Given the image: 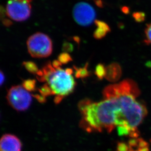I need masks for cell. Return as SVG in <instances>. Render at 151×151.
<instances>
[{
  "mask_svg": "<svg viewBox=\"0 0 151 151\" xmlns=\"http://www.w3.org/2000/svg\"><path fill=\"white\" fill-rule=\"evenodd\" d=\"M27 47L29 53L34 58L48 57L52 51V43L50 38L41 32H37L29 37Z\"/></svg>",
  "mask_w": 151,
  "mask_h": 151,
  "instance_id": "obj_3",
  "label": "cell"
},
{
  "mask_svg": "<svg viewBox=\"0 0 151 151\" xmlns=\"http://www.w3.org/2000/svg\"><path fill=\"white\" fill-rule=\"evenodd\" d=\"M94 23L97 26V29L93 33V37L96 39L99 40L102 39L111 31V29L108 24L100 20H96Z\"/></svg>",
  "mask_w": 151,
  "mask_h": 151,
  "instance_id": "obj_9",
  "label": "cell"
},
{
  "mask_svg": "<svg viewBox=\"0 0 151 151\" xmlns=\"http://www.w3.org/2000/svg\"><path fill=\"white\" fill-rule=\"evenodd\" d=\"M22 148L21 142L15 135L5 134L1 137L0 151H21Z\"/></svg>",
  "mask_w": 151,
  "mask_h": 151,
  "instance_id": "obj_7",
  "label": "cell"
},
{
  "mask_svg": "<svg viewBox=\"0 0 151 151\" xmlns=\"http://www.w3.org/2000/svg\"><path fill=\"white\" fill-rule=\"evenodd\" d=\"M58 61L62 64H66L71 61L73 59L71 56L67 52L62 53L58 56Z\"/></svg>",
  "mask_w": 151,
  "mask_h": 151,
  "instance_id": "obj_15",
  "label": "cell"
},
{
  "mask_svg": "<svg viewBox=\"0 0 151 151\" xmlns=\"http://www.w3.org/2000/svg\"><path fill=\"white\" fill-rule=\"evenodd\" d=\"M130 149V147L128 145L124 143H120L117 146V151H128Z\"/></svg>",
  "mask_w": 151,
  "mask_h": 151,
  "instance_id": "obj_20",
  "label": "cell"
},
{
  "mask_svg": "<svg viewBox=\"0 0 151 151\" xmlns=\"http://www.w3.org/2000/svg\"><path fill=\"white\" fill-rule=\"evenodd\" d=\"M139 94L137 83L129 79L107 86L103 91L104 100L79 103L80 125L88 132L110 133L116 126L119 135L137 137V127L147 114L145 107L137 101Z\"/></svg>",
  "mask_w": 151,
  "mask_h": 151,
  "instance_id": "obj_1",
  "label": "cell"
},
{
  "mask_svg": "<svg viewBox=\"0 0 151 151\" xmlns=\"http://www.w3.org/2000/svg\"><path fill=\"white\" fill-rule=\"evenodd\" d=\"M88 63H87L84 67L78 68L76 67H74V68L76 70L75 76L77 78H85L90 76V73L88 70Z\"/></svg>",
  "mask_w": 151,
  "mask_h": 151,
  "instance_id": "obj_10",
  "label": "cell"
},
{
  "mask_svg": "<svg viewBox=\"0 0 151 151\" xmlns=\"http://www.w3.org/2000/svg\"><path fill=\"white\" fill-rule=\"evenodd\" d=\"M33 96L35 97L37 99L38 101H39L40 102H44L46 101V97H45L42 95H38V94H36L35 96Z\"/></svg>",
  "mask_w": 151,
  "mask_h": 151,
  "instance_id": "obj_22",
  "label": "cell"
},
{
  "mask_svg": "<svg viewBox=\"0 0 151 151\" xmlns=\"http://www.w3.org/2000/svg\"><path fill=\"white\" fill-rule=\"evenodd\" d=\"M6 98L9 104L18 111L27 110L32 102V96L21 86L12 87L8 91Z\"/></svg>",
  "mask_w": 151,
  "mask_h": 151,
  "instance_id": "obj_4",
  "label": "cell"
},
{
  "mask_svg": "<svg viewBox=\"0 0 151 151\" xmlns=\"http://www.w3.org/2000/svg\"><path fill=\"white\" fill-rule=\"evenodd\" d=\"M73 50V46L71 43L65 42L63 45V50L65 52H70Z\"/></svg>",
  "mask_w": 151,
  "mask_h": 151,
  "instance_id": "obj_19",
  "label": "cell"
},
{
  "mask_svg": "<svg viewBox=\"0 0 151 151\" xmlns=\"http://www.w3.org/2000/svg\"><path fill=\"white\" fill-rule=\"evenodd\" d=\"M23 88L28 91H33L36 90V81L33 79L24 80L22 84Z\"/></svg>",
  "mask_w": 151,
  "mask_h": 151,
  "instance_id": "obj_13",
  "label": "cell"
},
{
  "mask_svg": "<svg viewBox=\"0 0 151 151\" xmlns=\"http://www.w3.org/2000/svg\"><path fill=\"white\" fill-rule=\"evenodd\" d=\"M73 17L76 22L80 26H90L96 18L95 10L88 3L80 2L74 6L73 10Z\"/></svg>",
  "mask_w": 151,
  "mask_h": 151,
  "instance_id": "obj_6",
  "label": "cell"
},
{
  "mask_svg": "<svg viewBox=\"0 0 151 151\" xmlns=\"http://www.w3.org/2000/svg\"><path fill=\"white\" fill-rule=\"evenodd\" d=\"M106 73V67L102 64H99L96 67L95 70V74L98 78L100 80L103 79V78H105Z\"/></svg>",
  "mask_w": 151,
  "mask_h": 151,
  "instance_id": "obj_12",
  "label": "cell"
},
{
  "mask_svg": "<svg viewBox=\"0 0 151 151\" xmlns=\"http://www.w3.org/2000/svg\"><path fill=\"white\" fill-rule=\"evenodd\" d=\"M23 65L26 68V70L29 73L32 74H37L39 71L37 65L33 62L27 61L24 62Z\"/></svg>",
  "mask_w": 151,
  "mask_h": 151,
  "instance_id": "obj_11",
  "label": "cell"
},
{
  "mask_svg": "<svg viewBox=\"0 0 151 151\" xmlns=\"http://www.w3.org/2000/svg\"><path fill=\"white\" fill-rule=\"evenodd\" d=\"M37 78L41 82H46L53 94L56 95L55 102L59 103L63 97L68 96L74 90L76 82L71 74L66 70L53 67L48 62L37 73Z\"/></svg>",
  "mask_w": 151,
  "mask_h": 151,
  "instance_id": "obj_2",
  "label": "cell"
},
{
  "mask_svg": "<svg viewBox=\"0 0 151 151\" xmlns=\"http://www.w3.org/2000/svg\"><path fill=\"white\" fill-rule=\"evenodd\" d=\"M7 16H8L6 14V10H5V9L3 7H1V22L5 27H9L12 26V22L11 21V20L7 18Z\"/></svg>",
  "mask_w": 151,
  "mask_h": 151,
  "instance_id": "obj_14",
  "label": "cell"
},
{
  "mask_svg": "<svg viewBox=\"0 0 151 151\" xmlns=\"http://www.w3.org/2000/svg\"><path fill=\"white\" fill-rule=\"evenodd\" d=\"M121 75L122 69L118 63H111L106 67L105 78L109 81H117L121 77Z\"/></svg>",
  "mask_w": 151,
  "mask_h": 151,
  "instance_id": "obj_8",
  "label": "cell"
},
{
  "mask_svg": "<svg viewBox=\"0 0 151 151\" xmlns=\"http://www.w3.org/2000/svg\"><path fill=\"white\" fill-rule=\"evenodd\" d=\"M62 65V64L58 60H54L52 63V65L53 67L56 68V69L61 68Z\"/></svg>",
  "mask_w": 151,
  "mask_h": 151,
  "instance_id": "obj_21",
  "label": "cell"
},
{
  "mask_svg": "<svg viewBox=\"0 0 151 151\" xmlns=\"http://www.w3.org/2000/svg\"><path fill=\"white\" fill-rule=\"evenodd\" d=\"M133 17L137 22L141 23L145 19V14L142 12H136L134 13Z\"/></svg>",
  "mask_w": 151,
  "mask_h": 151,
  "instance_id": "obj_18",
  "label": "cell"
},
{
  "mask_svg": "<svg viewBox=\"0 0 151 151\" xmlns=\"http://www.w3.org/2000/svg\"><path fill=\"white\" fill-rule=\"evenodd\" d=\"M33 0H9L6 6L7 16L17 22L24 21L30 17Z\"/></svg>",
  "mask_w": 151,
  "mask_h": 151,
  "instance_id": "obj_5",
  "label": "cell"
},
{
  "mask_svg": "<svg viewBox=\"0 0 151 151\" xmlns=\"http://www.w3.org/2000/svg\"><path fill=\"white\" fill-rule=\"evenodd\" d=\"M122 12H123L124 13H125V14H128V13L129 12V9L128 7H126V6L122 7Z\"/></svg>",
  "mask_w": 151,
  "mask_h": 151,
  "instance_id": "obj_25",
  "label": "cell"
},
{
  "mask_svg": "<svg viewBox=\"0 0 151 151\" xmlns=\"http://www.w3.org/2000/svg\"><path fill=\"white\" fill-rule=\"evenodd\" d=\"M144 42L147 45L151 44V23L148 24L145 30Z\"/></svg>",
  "mask_w": 151,
  "mask_h": 151,
  "instance_id": "obj_17",
  "label": "cell"
},
{
  "mask_svg": "<svg viewBox=\"0 0 151 151\" xmlns=\"http://www.w3.org/2000/svg\"><path fill=\"white\" fill-rule=\"evenodd\" d=\"M96 4L99 7H102L103 6L102 1L101 0H96Z\"/></svg>",
  "mask_w": 151,
  "mask_h": 151,
  "instance_id": "obj_24",
  "label": "cell"
},
{
  "mask_svg": "<svg viewBox=\"0 0 151 151\" xmlns=\"http://www.w3.org/2000/svg\"><path fill=\"white\" fill-rule=\"evenodd\" d=\"M39 91L40 92L41 94L45 97L51 96V95H53V93L52 90L47 83L41 87V88H39Z\"/></svg>",
  "mask_w": 151,
  "mask_h": 151,
  "instance_id": "obj_16",
  "label": "cell"
},
{
  "mask_svg": "<svg viewBox=\"0 0 151 151\" xmlns=\"http://www.w3.org/2000/svg\"><path fill=\"white\" fill-rule=\"evenodd\" d=\"M1 80H0V84H1V86H2L3 83L4 82V80H5V77H4V75L2 71H1Z\"/></svg>",
  "mask_w": 151,
  "mask_h": 151,
  "instance_id": "obj_23",
  "label": "cell"
}]
</instances>
